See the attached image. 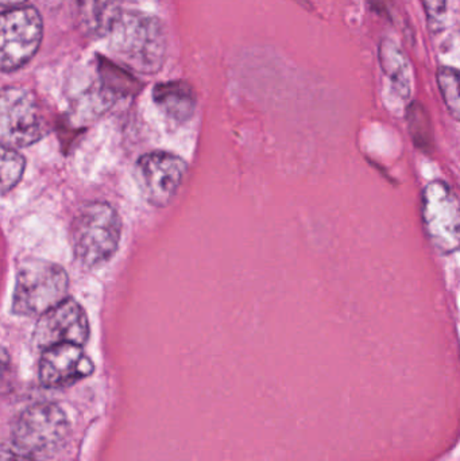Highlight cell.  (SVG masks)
<instances>
[{"mask_svg": "<svg viewBox=\"0 0 460 461\" xmlns=\"http://www.w3.org/2000/svg\"><path fill=\"white\" fill-rule=\"evenodd\" d=\"M48 134L45 118L32 92L21 86H5L0 99L2 146L21 149L40 142Z\"/></svg>", "mask_w": 460, "mask_h": 461, "instance_id": "cell-5", "label": "cell"}, {"mask_svg": "<svg viewBox=\"0 0 460 461\" xmlns=\"http://www.w3.org/2000/svg\"><path fill=\"white\" fill-rule=\"evenodd\" d=\"M89 333L91 328L86 311L77 301L69 297L40 317L32 341L42 351L65 343L83 347L88 341Z\"/></svg>", "mask_w": 460, "mask_h": 461, "instance_id": "cell-9", "label": "cell"}, {"mask_svg": "<svg viewBox=\"0 0 460 461\" xmlns=\"http://www.w3.org/2000/svg\"><path fill=\"white\" fill-rule=\"evenodd\" d=\"M107 38L113 56L130 69L154 75L164 67L167 35L158 19L123 11Z\"/></svg>", "mask_w": 460, "mask_h": 461, "instance_id": "cell-1", "label": "cell"}, {"mask_svg": "<svg viewBox=\"0 0 460 461\" xmlns=\"http://www.w3.org/2000/svg\"><path fill=\"white\" fill-rule=\"evenodd\" d=\"M122 221L107 203H89L73 218L70 244L81 266L96 268L113 259L121 243Z\"/></svg>", "mask_w": 460, "mask_h": 461, "instance_id": "cell-2", "label": "cell"}, {"mask_svg": "<svg viewBox=\"0 0 460 461\" xmlns=\"http://www.w3.org/2000/svg\"><path fill=\"white\" fill-rule=\"evenodd\" d=\"M26 169V159L16 149L2 146L0 154V175H2V196L13 191L22 178Z\"/></svg>", "mask_w": 460, "mask_h": 461, "instance_id": "cell-13", "label": "cell"}, {"mask_svg": "<svg viewBox=\"0 0 460 461\" xmlns=\"http://www.w3.org/2000/svg\"><path fill=\"white\" fill-rule=\"evenodd\" d=\"M424 227L442 254L460 249V197L443 181L428 184L423 194Z\"/></svg>", "mask_w": 460, "mask_h": 461, "instance_id": "cell-7", "label": "cell"}, {"mask_svg": "<svg viewBox=\"0 0 460 461\" xmlns=\"http://www.w3.org/2000/svg\"><path fill=\"white\" fill-rule=\"evenodd\" d=\"M381 56H385V68L388 70L389 76L392 80L399 86L400 94L402 97H408L412 91V86H410V73L407 70V61L404 57L400 54V51H389L388 49L383 50Z\"/></svg>", "mask_w": 460, "mask_h": 461, "instance_id": "cell-15", "label": "cell"}, {"mask_svg": "<svg viewBox=\"0 0 460 461\" xmlns=\"http://www.w3.org/2000/svg\"><path fill=\"white\" fill-rule=\"evenodd\" d=\"M95 371L94 363L83 347L65 343L43 351L40 360V381L45 387H64L81 381Z\"/></svg>", "mask_w": 460, "mask_h": 461, "instance_id": "cell-10", "label": "cell"}, {"mask_svg": "<svg viewBox=\"0 0 460 461\" xmlns=\"http://www.w3.org/2000/svg\"><path fill=\"white\" fill-rule=\"evenodd\" d=\"M426 8L431 24H435L437 29H440L445 23L446 11H447V0H421Z\"/></svg>", "mask_w": 460, "mask_h": 461, "instance_id": "cell-16", "label": "cell"}, {"mask_svg": "<svg viewBox=\"0 0 460 461\" xmlns=\"http://www.w3.org/2000/svg\"><path fill=\"white\" fill-rule=\"evenodd\" d=\"M27 0H0L3 11L10 10V8L21 7Z\"/></svg>", "mask_w": 460, "mask_h": 461, "instance_id": "cell-17", "label": "cell"}, {"mask_svg": "<svg viewBox=\"0 0 460 461\" xmlns=\"http://www.w3.org/2000/svg\"><path fill=\"white\" fill-rule=\"evenodd\" d=\"M70 438L67 414L54 403L41 402L19 414L11 430L14 448L32 461L56 459Z\"/></svg>", "mask_w": 460, "mask_h": 461, "instance_id": "cell-3", "label": "cell"}, {"mask_svg": "<svg viewBox=\"0 0 460 461\" xmlns=\"http://www.w3.org/2000/svg\"><path fill=\"white\" fill-rule=\"evenodd\" d=\"M43 37L40 13L30 5L5 10L0 19V67L15 72L37 54Z\"/></svg>", "mask_w": 460, "mask_h": 461, "instance_id": "cell-6", "label": "cell"}, {"mask_svg": "<svg viewBox=\"0 0 460 461\" xmlns=\"http://www.w3.org/2000/svg\"><path fill=\"white\" fill-rule=\"evenodd\" d=\"M153 99L162 113L178 123H185L196 111V94L185 81H167L154 88Z\"/></svg>", "mask_w": 460, "mask_h": 461, "instance_id": "cell-12", "label": "cell"}, {"mask_svg": "<svg viewBox=\"0 0 460 461\" xmlns=\"http://www.w3.org/2000/svg\"><path fill=\"white\" fill-rule=\"evenodd\" d=\"M437 84L446 107L460 122V70L450 67L440 68L437 70Z\"/></svg>", "mask_w": 460, "mask_h": 461, "instance_id": "cell-14", "label": "cell"}, {"mask_svg": "<svg viewBox=\"0 0 460 461\" xmlns=\"http://www.w3.org/2000/svg\"><path fill=\"white\" fill-rule=\"evenodd\" d=\"M69 294V276L64 267L40 258L19 263L13 295V313L41 317L64 303Z\"/></svg>", "mask_w": 460, "mask_h": 461, "instance_id": "cell-4", "label": "cell"}, {"mask_svg": "<svg viewBox=\"0 0 460 461\" xmlns=\"http://www.w3.org/2000/svg\"><path fill=\"white\" fill-rule=\"evenodd\" d=\"M123 10L118 0H77L76 21L86 37L107 38Z\"/></svg>", "mask_w": 460, "mask_h": 461, "instance_id": "cell-11", "label": "cell"}, {"mask_svg": "<svg viewBox=\"0 0 460 461\" xmlns=\"http://www.w3.org/2000/svg\"><path fill=\"white\" fill-rule=\"evenodd\" d=\"M137 177L149 204L165 208L173 202L188 172V165L176 154L151 151L137 161Z\"/></svg>", "mask_w": 460, "mask_h": 461, "instance_id": "cell-8", "label": "cell"}]
</instances>
